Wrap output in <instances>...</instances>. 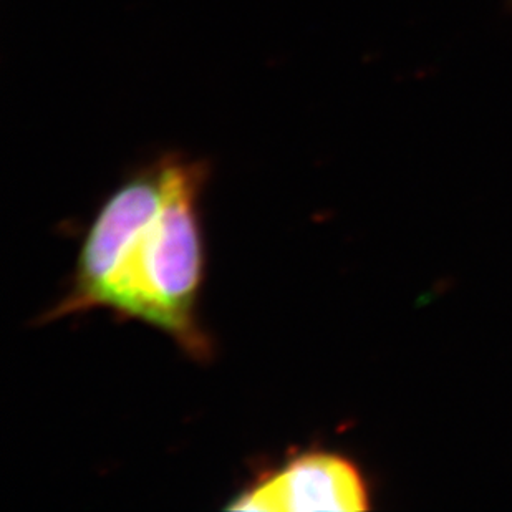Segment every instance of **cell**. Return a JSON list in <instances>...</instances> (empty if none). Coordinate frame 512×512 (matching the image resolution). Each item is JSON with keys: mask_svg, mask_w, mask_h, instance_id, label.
Listing matches in <instances>:
<instances>
[{"mask_svg": "<svg viewBox=\"0 0 512 512\" xmlns=\"http://www.w3.org/2000/svg\"><path fill=\"white\" fill-rule=\"evenodd\" d=\"M206 179L204 161L170 153L160 208L121 247L98 300V309L107 307L170 335L198 362L213 355V343L198 322L204 277L199 196Z\"/></svg>", "mask_w": 512, "mask_h": 512, "instance_id": "cell-1", "label": "cell"}, {"mask_svg": "<svg viewBox=\"0 0 512 512\" xmlns=\"http://www.w3.org/2000/svg\"><path fill=\"white\" fill-rule=\"evenodd\" d=\"M168 173L170 155L161 156L155 163L136 171L110 194L83 239L72 287L54 309L45 314L42 324L98 309V300L121 247L163 201Z\"/></svg>", "mask_w": 512, "mask_h": 512, "instance_id": "cell-2", "label": "cell"}, {"mask_svg": "<svg viewBox=\"0 0 512 512\" xmlns=\"http://www.w3.org/2000/svg\"><path fill=\"white\" fill-rule=\"evenodd\" d=\"M357 466L329 451H307L261 474L234 498L231 511L357 512L370 508Z\"/></svg>", "mask_w": 512, "mask_h": 512, "instance_id": "cell-3", "label": "cell"}, {"mask_svg": "<svg viewBox=\"0 0 512 512\" xmlns=\"http://www.w3.org/2000/svg\"><path fill=\"white\" fill-rule=\"evenodd\" d=\"M506 2H508L509 9H512V0H506Z\"/></svg>", "mask_w": 512, "mask_h": 512, "instance_id": "cell-4", "label": "cell"}]
</instances>
